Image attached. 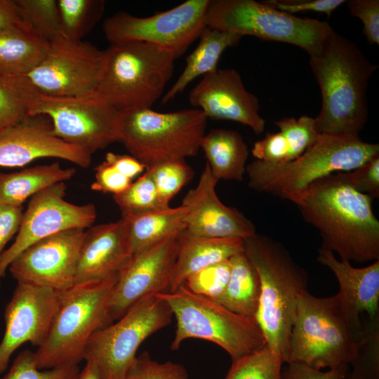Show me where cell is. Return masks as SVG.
Instances as JSON below:
<instances>
[{
	"mask_svg": "<svg viewBox=\"0 0 379 379\" xmlns=\"http://www.w3.org/2000/svg\"><path fill=\"white\" fill-rule=\"evenodd\" d=\"M373 199L335 173L314 182L291 201L319 232L321 248L336 252L342 260L364 262L379 260V220Z\"/></svg>",
	"mask_w": 379,
	"mask_h": 379,
	"instance_id": "6da1fadb",
	"label": "cell"
},
{
	"mask_svg": "<svg viewBox=\"0 0 379 379\" xmlns=\"http://www.w3.org/2000/svg\"><path fill=\"white\" fill-rule=\"evenodd\" d=\"M309 62L322 98L314 118L318 133L359 136L368 117V81L378 66L336 32L318 54L310 56Z\"/></svg>",
	"mask_w": 379,
	"mask_h": 379,
	"instance_id": "7a4b0ae2",
	"label": "cell"
},
{
	"mask_svg": "<svg viewBox=\"0 0 379 379\" xmlns=\"http://www.w3.org/2000/svg\"><path fill=\"white\" fill-rule=\"evenodd\" d=\"M244 252L260 279L255 321L267 347L285 363L298 302L307 291L308 274L280 242L270 237L256 233L244 239Z\"/></svg>",
	"mask_w": 379,
	"mask_h": 379,
	"instance_id": "3957f363",
	"label": "cell"
},
{
	"mask_svg": "<svg viewBox=\"0 0 379 379\" xmlns=\"http://www.w3.org/2000/svg\"><path fill=\"white\" fill-rule=\"evenodd\" d=\"M379 155V145L359 136L320 134L294 160L270 164L255 160L246 165L248 185L253 190L291 201L312 183L328 175L354 170Z\"/></svg>",
	"mask_w": 379,
	"mask_h": 379,
	"instance_id": "277c9868",
	"label": "cell"
},
{
	"mask_svg": "<svg viewBox=\"0 0 379 379\" xmlns=\"http://www.w3.org/2000/svg\"><path fill=\"white\" fill-rule=\"evenodd\" d=\"M361 333L350 321L338 293L318 298L307 291L298 302L285 363L317 370L349 366Z\"/></svg>",
	"mask_w": 379,
	"mask_h": 379,
	"instance_id": "5b68a950",
	"label": "cell"
},
{
	"mask_svg": "<svg viewBox=\"0 0 379 379\" xmlns=\"http://www.w3.org/2000/svg\"><path fill=\"white\" fill-rule=\"evenodd\" d=\"M176 59L172 51L145 42L110 45L95 94L119 111L151 108L171 79Z\"/></svg>",
	"mask_w": 379,
	"mask_h": 379,
	"instance_id": "8992f818",
	"label": "cell"
},
{
	"mask_svg": "<svg viewBox=\"0 0 379 379\" xmlns=\"http://www.w3.org/2000/svg\"><path fill=\"white\" fill-rule=\"evenodd\" d=\"M118 276L119 273L100 281L74 285L62 292L48 334L34 352L38 368L78 365L84 359L91 336L112 324L107 304Z\"/></svg>",
	"mask_w": 379,
	"mask_h": 379,
	"instance_id": "52a82bcc",
	"label": "cell"
},
{
	"mask_svg": "<svg viewBox=\"0 0 379 379\" xmlns=\"http://www.w3.org/2000/svg\"><path fill=\"white\" fill-rule=\"evenodd\" d=\"M208 119L199 109L158 112L151 108L119 111L118 131L130 155L146 168L194 157L200 149Z\"/></svg>",
	"mask_w": 379,
	"mask_h": 379,
	"instance_id": "ba28073f",
	"label": "cell"
},
{
	"mask_svg": "<svg viewBox=\"0 0 379 379\" xmlns=\"http://www.w3.org/2000/svg\"><path fill=\"white\" fill-rule=\"evenodd\" d=\"M157 295L168 305L176 320L172 350H178L187 338L203 339L219 345L234 361L267 345L255 319L194 293L184 284Z\"/></svg>",
	"mask_w": 379,
	"mask_h": 379,
	"instance_id": "9c48e42d",
	"label": "cell"
},
{
	"mask_svg": "<svg viewBox=\"0 0 379 379\" xmlns=\"http://www.w3.org/2000/svg\"><path fill=\"white\" fill-rule=\"evenodd\" d=\"M28 117L45 116L53 134L62 141L93 154L119 141V111L97 94L61 97L44 94L24 76L18 77Z\"/></svg>",
	"mask_w": 379,
	"mask_h": 379,
	"instance_id": "30bf717a",
	"label": "cell"
},
{
	"mask_svg": "<svg viewBox=\"0 0 379 379\" xmlns=\"http://www.w3.org/2000/svg\"><path fill=\"white\" fill-rule=\"evenodd\" d=\"M206 25L242 36L294 45L309 56L318 54L335 32L326 21L298 17L255 0L211 1Z\"/></svg>",
	"mask_w": 379,
	"mask_h": 379,
	"instance_id": "8fae6325",
	"label": "cell"
},
{
	"mask_svg": "<svg viewBox=\"0 0 379 379\" xmlns=\"http://www.w3.org/2000/svg\"><path fill=\"white\" fill-rule=\"evenodd\" d=\"M173 317L163 299L147 297L97 331L87 343L84 360L95 364L100 379H124L142 343L168 326Z\"/></svg>",
	"mask_w": 379,
	"mask_h": 379,
	"instance_id": "7c38bea8",
	"label": "cell"
},
{
	"mask_svg": "<svg viewBox=\"0 0 379 379\" xmlns=\"http://www.w3.org/2000/svg\"><path fill=\"white\" fill-rule=\"evenodd\" d=\"M211 0H187L148 17L125 11L107 18L102 31L110 45L140 41L157 45L181 56L206 27Z\"/></svg>",
	"mask_w": 379,
	"mask_h": 379,
	"instance_id": "4fadbf2b",
	"label": "cell"
},
{
	"mask_svg": "<svg viewBox=\"0 0 379 379\" xmlns=\"http://www.w3.org/2000/svg\"><path fill=\"white\" fill-rule=\"evenodd\" d=\"M41 62L24 76L37 91L61 97L95 94L105 61V51L62 34L51 41Z\"/></svg>",
	"mask_w": 379,
	"mask_h": 379,
	"instance_id": "5bb4252c",
	"label": "cell"
},
{
	"mask_svg": "<svg viewBox=\"0 0 379 379\" xmlns=\"http://www.w3.org/2000/svg\"><path fill=\"white\" fill-rule=\"evenodd\" d=\"M66 188L65 182H59L29 199L15 241L0 258V286L11 263L32 244L64 230L93 226L97 215L95 206L67 201Z\"/></svg>",
	"mask_w": 379,
	"mask_h": 379,
	"instance_id": "9a60e30c",
	"label": "cell"
},
{
	"mask_svg": "<svg viewBox=\"0 0 379 379\" xmlns=\"http://www.w3.org/2000/svg\"><path fill=\"white\" fill-rule=\"evenodd\" d=\"M179 234L133 255L120 270L107 304L111 323L139 301L170 291Z\"/></svg>",
	"mask_w": 379,
	"mask_h": 379,
	"instance_id": "2e32d148",
	"label": "cell"
},
{
	"mask_svg": "<svg viewBox=\"0 0 379 379\" xmlns=\"http://www.w3.org/2000/svg\"><path fill=\"white\" fill-rule=\"evenodd\" d=\"M64 292V291H63ZM62 292L18 282L4 311L5 331L0 343V374L24 343L39 347L46 340L58 310Z\"/></svg>",
	"mask_w": 379,
	"mask_h": 379,
	"instance_id": "e0dca14e",
	"label": "cell"
},
{
	"mask_svg": "<svg viewBox=\"0 0 379 379\" xmlns=\"http://www.w3.org/2000/svg\"><path fill=\"white\" fill-rule=\"evenodd\" d=\"M85 230H64L32 244L11 263L17 282L48 287L60 292L74 285Z\"/></svg>",
	"mask_w": 379,
	"mask_h": 379,
	"instance_id": "ac0fdd59",
	"label": "cell"
},
{
	"mask_svg": "<svg viewBox=\"0 0 379 379\" xmlns=\"http://www.w3.org/2000/svg\"><path fill=\"white\" fill-rule=\"evenodd\" d=\"M192 106L206 118L230 121L248 126L261 134L265 120L260 116L258 98L245 87L241 76L234 69H217L203 76L188 95Z\"/></svg>",
	"mask_w": 379,
	"mask_h": 379,
	"instance_id": "d6986e66",
	"label": "cell"
},
{
	"mask_svg": "<svg viewBox=\"0 0 379 379\" xmlns=\"http://www.w3.org/2000/svg\"><path fill=\"white\" fill-rule=\"evenodd\" d=\"M91 155L56 137L45 116L28 117L0 132V167H22L38 159L55 158L88 168Z\"/></svg>",
	"mask_w": 379,
	"mask_h": 379,
	"instance_id": "ffe728a7",
	"label": "cell"
},
{
	"mask_svg": "<svg viewBox=\"0 0 379 379\" xmlns=\"http://www.w3.org/2000/svg\"><path fill=\"white\" fill-rule=\"evenodd\" d=\"M218 182L206 163L197 185L182 201L181 205L187 209L185 230L194 235L211 238L245 239L255 235L253 223L239 210L220 200L215 192Z\"/></svg>",
	"mask_w": 379,
	"mask_h": 379,
	"instance_id": "44dd1931",
	"label": "cell"
},
{
	"mask_svg": "<svg viewBox=\"0 0 379 379\" xmlns=\"http://www.w3.org/2000/svg\"><path fill=\"white\" fill-rule=\"evenodd\" d=\"M132 255L127 225L122 218L90 227L85 231L74 285L100 281L119 273Z\"/></svg>",
	"mask_w": 379,
	"mask_h": 379,
	"instance_id": "7402d4cb",
	"label": "cell"
},
{
	"mask_svg": "<svg viewBox=\"0 0 379 379\" xmlns=\"http://www.w3.org/2000/svg\"><path fill=\"white\" fill-rule=\"evenodd\" d=\"M317 260L333 272L345 313L356 330L361 332L364 314L370 319L379 317V260L357 268L349 261L338 260L332 251L321 248Z\"/></svg>",
	"mask_w": 379,
	"mask_h": 379,
	"instance_id": "603a6c76",
	"label": "cell"
},
{
	"mask_svg": "<svg viewBox=\"0 0 379 379\" xmlns=\"http://www.w3.org/2000/svg\"><path fill=\"white\" fill-rule=\"evenodd\" d=\"M244 251V239L211 238L192 234L186 230L178 235V251L171 288L182 285L192 274Z\"/></svg>",
	"mask_w": 379,
	"mask_h": 379,
	"instance_id": "cb8c5ba5",
	"label": "cell"
},
{
	"mask_svg": "<svg viewBox=\"0 0 379 379\" xmlns=\"http://www.w3.org/2000/svg\"><path fill=\"white\" fill-rule=\"evenodd\" d=\"M50 43L22 20L0 30V75L26 76L45 57Z\"/></svg>",
	"mask_w": 379,
	"mask_h": 379,
	"instance_id": "d4e9b609",
	"label": "cell"
},
{
	"mask_svg": "<svg viewBox=\"0 0 379 379\" xmlns=\"http://www.w3.org/2000/svg\"><path fill=\"white\" fill-rule=\"evenodd\" d=\"M200 149L218 181L243 180L249 152L239 132L225 128L211 129L202 138Z\"/></svg>",
	"mask_w": 379,
	"mask_h": 379,
	"instance_id": "484cf974",
	"label": "cell"
},
{
	"mask_svg": "<svg viewBox=\"0 0 379 379\" xmlns=\"http://www.w3.org/2000/svg\"><path fill=\"white\" fill-rule=\"evenodd\" d=\"M199 38L196 48L186 58L182 73L162 97V105L174 99L198 77L215 71L225 50L238 44L243 36L206 27Z\"/></svg>",
	"mask_w": 379,
	"mask_h": 379,
	"instance_id": "4316f807",
	"label": "cell"
},
{
	"mask_svg": "<svg viewBox=\"0 0 379 379\" xmlns=\"http://www.w3.org/2000/svg\"><path fill=\"white\" fill-rule=\"evenodd\" d=\"M75 173V168H64L58 161L13 173L0 172V205L22 206L29 198L53 185L70 180Z\"/></svg>",
	"mask_w": 379,
	"mask_h": 379,
	"instance_id": "83f0119b",
	"label": "cell"
},
{
	"mask_svg": "<svg viewBox=\"0 0 379 379\" xmlns=\"http://www.w3.org/2000/svg\"><path fill=\"white\" fill-rule=\"evenodd\" d=\"M187 209L182 205L152 212L124 215L132 254L134 255L186 229Z\"/></svg>",
	"mask_w": 379,
	"mask_h": 379,
	"instance_id": "f1b7e54d",
	"label": "cell"
},
{
	"mask_svg": "<svg viewBox=\"0 0 379 379\" xmlns=\"http://www.w3.org/2000/svg\"><path fill=\"white\" fill-rule=\"evenodd\" d=\"M230 262L227 287L214 301L236 314L255 319L260 295L258 274L244 251L231 257Z\"/></svg>",
	"mask_w": 379,
	"mask_h": 379,
	"instance_id": "f546056e",
	"label": "cell"
},
{
	"mask_svg": "<svg viewBox=\"0 0 379 379\" xmlns=\"http://www.w3.org/2000/svg\"><path fill=\"white\" fill-rule=\"evenodd\" d=\"M62 34L73 41H81L102 18L103 0H58Z\"/></svg>",
	"mask_w": 379,
	"mask_h": 379,
	"instance_id": "4dcf8cb0",
	"label": "cell"
},
{
	"mask_svg": "<svg viewBox=\"0 0 379 379\" xmlns=\"http://www.w3.org/2000/svg\"><path fill=\"white\" fill-rule=\"evenodd\" d=\"M343 379H379V317L366 319L357 354Z\"/></svg>",
	"mask_w": 379,
	"mask_h": 379,
	"instance_id": "1f68e13d",
	"label": "cell"
},
{
	"mask_svg": "<svg viewBox=\"0 0 379 379\" xmlns=\"http://www.w3.org/2000/svg\"><path fill=\"white\" fill-rule=\"evenodd\" d=\"M19 18L39 36L50 42L62 34L55 0H13Z\"/></svg>",
	"mask_w": 379,
	"mask_h": 379,
	"instance_id": "d6a6232c",
	"label": "cell"
},
{
	"mask_svg": "<svg viewBox=\"0 0 379 379\" xmlns=\"http://www.w3.org/2000/svg\"><path fill=\"white\" fill-rule=\"evenodd\" d=\"M121 215L140 214L170 207L161 199L151 174L147 170L124 192L113 195Z\"/></svg>",
	"mask_w": 379,
	"mask_h": 379,
	"instance_id": "836d02e7",
	"label": "cell"
},
{
	"mask_svg": "<svg viewBox=\"0 0 379 379\" xmlns=\"http://www.w3.org/2000/svg\"><path fill=\"white\" fill-rule=\"evenodd\" d=\"M284 361L266 345L232 361L225 379H281Z\"/></svg>",
	"mask_w": 379,
	"mask_h": 379,
	"instance_id": "e575fe53",
	"label": "cell"
},
{
	"mask_svg": "<svg viewBox=\"0 0 379 379\" xmlns=\"http://www.w3.org/2000/svg\"><path fill=\"white\" fill-rule=\"evenodd\" d=\"M145 170L152 175L163 201L170 206L171 200L194 177V171L185 159L161 162Z\"/></svg>",
	"mask_w": 379,
	"mask_h": 379,
	"instance_id": "d590c367",
	"label": "cell"
},
{
	"mask_svg": "<svg viewBox=\"0 0 379 379\" xmlns=\"http://www.w3.org/2000/svg\"><path fill=\"white\" fill-rule=\"evenodd\" d=\"M230 272V259L225 260L192 274L183 284L194 293L216 300L227 287Z\"/></svg>",
	"mask_w": 379,
	"mask_h": 379,
	"instance_id": "8d00e7d4",
	"label": "cell"
},
{
	"mask_svg": "<svg viewBox=\"0 0 379 379\" xmlns=\"http://www.w3.org/2000/svg\"><path fill=\"white\" fill-rule=\"evenodd\" d=\"M79 372L78 365L39 369L36 366L34 352L25 350L17 355L2 379H77Z\"/></svg>",
	"mask_w": 379,
	"mask_h": 379,
	"instance_id": "74e56055",
	"label": "cell"
},
{
	"mask_svg": "<svg viewBox=\"0 0 379 379\" xmlns=\"http://www.w3.org/2000/svg\"><path fill=\"white\" fill-rule=\"evenodd\" d=\"M274 124L286 138L295 159L310 148L318 139L314 118L303 115L295 119L286 117Z\"/></svg>",
	"mask_w": 379,
	"mask_h": 379,
	"instance_id": "f35d334b",
	"label": "cell"
},
{
	"mask_svg": "<svg viewBox=\"0 0 379 379\" xmlns=\"http://www.w3.org/2000/svg\"><path fill=\"white\" fill-rule=\"evenodd\" d=\"M27 117L18 86V76L0 75V132Z\"/></svg>",
	"mask_w": 379,
	"mask_h": 379,
	"instance_id": "ab89813d",
	"label": "cell"
},
{
	"mask_svg": "<svg viewBox=\"0 0 379 379\" xmlns=\"http://www.w3.org/2000/svg\"><path fill=\"white\" fill-rule=\"evenodd\" d=\"M124 379H188V376L183 366L171 361L159 363L145 351L136 356Z\"/></svg>",
	"mask_w": 379,
	"mask_h": 379,
	"instance_id": "60d3db41",
	"label": "cell"
},
{
	"mask_svg": "<svg viewBox=\"0 0 379 379\" xmlns=\"http://www.w3.org/2000/svg\"><path fill=\"white\" fill-rule=\"evenodd\" d=\"M336 174L341 180L357 192L372 199L379 197V155L354 170L338 172Z\"/></svg>",
	"mask_w": 379,
	"mask_h": 379,
	"instance_id": "b9f144b4",
	"label": "cell"
},
{
	"mask_svg": "<svg viewBox=\"0 0 379 379\" xmlns=\"http://www.w3.org/2000/svg\"><path fill=\"white\" fill-rule=\"evenodd\" d=\"M251 153L256 160L270 164H284L295 159L289 142L280 131L267 133L254 143Z\"/></svg>",
	"mask_w": 379,
	"mask_h": 379,
	"instance_id": "7bdbcfd3",
	"label": "cell"
},
{
	"mask_svg": "<svg viewBox=\"0 0 379 379\" xmlns=\"http://www.w3.org/2000/svg\"><path fill=\"white\" fill-rule=\"evenodd\" d=\"M347 8L352 16L363 23L362 33L371 45L379 44V1L349 0Z\"/></svg>",
	"mask_w": 379,
	"mask_h": 379,
	"instance_id": "ee69618b",
	"label": "cell"
},
{
	"mask_svg": "<svg viewBox=\"0 0 379 379\" xmlns=\"http://www.w3.org/2000/svg\"><path fill=\"white\" fill-rule=\"evenodd\" d=\"M95 171V181L91 186L93 191L117 195L126 190L132 183V180L105 161L98 164Z\"/></svg>",
	"mask_w": 379,
	"mask_h": 379,
	"instance_id": "f6af8a7d",
	"label": "cell"
},
{
	"mask_svg": "<svg viewBox=\"0 0 379 379\" xmlns=\"http://www.w3.org/2000/svg\"><path fill=\"white\" fill-rule=\"evenodd\" d=\"M345 0H268L265 1L268 5L281 11L294 15L304 11L322 13L330 17L332 13L340 5L345 3Z\"/></svg>",
	"mask_w": 379,
	"mask_h": 379,
	"instance_id": "bcb514c9",
	"label": "cell"
},
{
	"mask_svg": "<svg viewBox=\"0 0 379 379\" xmlns=\"http://www.w3.org/2000/svg\"><path fill=\"white\" fill-rule=\"evenodd\" d=\"M348 367L343 366L322 371L302 364L291 363L281 371V379H343Z\"/></svg>",
	"mask_w": 379,
	"mask_h": 379,
	"instance_id": "7dc6e473",
	"label": "cell"
},
{
	"mask_svg": "<svg viewBox=\"0 0 379 379\" xmlns=\"http://www.w3.org/2000/svg\"><path fill=\"white\" fill-rule=\"evenodd\" d=\"M23 212L22 206L0 205V258L7 244L18 233Z\"/></svg>",
	"mask_w": 379,
	"mask_h": 379,
	"instance_id": "c3c4849f",
	"label": "cell"
},
{
	"mask_svg": "<svg viewBox=\"0 0 379 379\" xmlns=\"http://www.w3.org/2000/svg\"><path fill=\"white\" fill-rule=\"evenodd\" d=\"M131 180L145 171V166L137 159L129 154H117L109 152L105 160Z\"/></svg>",
	"mask_w": 379,
	"mask_h": 379,
	"instance_id": "681fc988",
	"label": "cell"
},
{
	"mask_svg": "<svg viewBox=\"0 0 379 379\" xmlns=\"http://www.w3.org/2000/svg\"><path fill=\"white\" fill-rule=\"evenodd\" d=\"M20 21L13 0H0V30Z\"/></svg>",
	"mask_w": 379,
	"mask_h": 379,
	"instance_id": "f907efd6",
	"label": "cell"
},
{
	"mask_svg": "<svg viewBox=\"0 0 379 379\" xmlns=\"http://www.w3.org/2000/svg\"><path fill=\"white\" fill-rule=\"evenodd\" d=\"M77 379H100V378L95 364L86 361L84 368L79 372Z\"/></svg>",
	"mask_w": 379,
	"mask_h": 379,
	"instance_id": "816d5d0a",
	"label": "cell"
}]
</instances>
